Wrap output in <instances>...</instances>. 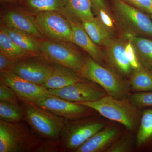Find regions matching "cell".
Instances as JSON below:
<instances>
[{"label":"cell","mask_w":152,"mask_h":152,"mask_svg":"<svg viewBox=\"0 0 152 152\" xmlns=\"http://www.w3.org/2000/svg\"><path fill=\"white\" fill-rule=\"evenodd\" d=\"M43 141L25 124L0 120V152H37Z\"/></svg>","instance_id":"obj_1"},{"label":"cell","mask_w":152,"mask_h":152,"mask_svg":"<svg viewBox=\"0 0 152 152\" xmlns=\"http://www.w3.org/2000/svg\"><path fill=\"white\" fill-rule=\"evenodd\" d=\"M23 120L40 137L58 140L65 119L41 107L32 102H21Z\"/></svg>","instance_id":"obj_2"},{"label":"cell","mask_w":152,"mask_h":152,"mask_svg":"<svg viewBox=\"0 0 152 152\" xmlns=\"http://www.w3.org/2000/svg\"><path fill=\"white\" fill-rule=\"evenodd\" d=\"M114 17L124 35L152 38V19L123 0H114Z\"/></svg>","instance_id":"obj_3"},{"label":"cell","mask_w":152,"mask_h":152,"mask_svg":"<svg viewBox=\"0 0 152 152\" xmlns=\"http://www.w3.org/2000/svg\"><path fill=\"white\" fill-rule=\"evenodd\" d=\"M96 111L103 116L121 124L129 129L135 127L139 115L136 106L122 99L105 96L97 101L80 103Z\"/></svg>","instance_id":"obj_4"},{"label":"cell","mask_w":152,"mask_h":152,"mask_svg":"<svg viewBox=\"0 0 152 152\" xmlns=\"http://www.w3.org/2000/svg\"><path fill=\"white\" fill-rule=\"evenodd\" d=\"M104 125L94 119H65L59 138L61 152H75Z\"/></svg>","instance_id":"obj_5"},{"label":"cell","mask_w":152,"mask_h":152,"mask_svg":"<svg viewBox=\"0 0 152 152\" xmlns=\"http://www.w3.org/2000/svg\"><path fill=\"white\" fill-rule=\"evenodd\" d=\"M80 75L85 80L99 85L108 95L114 98L121 99L126 94L127 89L124 81L92 58H85Z\"/></svg>","instance_id":"obj_6"},{"label":"cell","mask_w":152,"mask_h":152,"mask_svg":"<svg viewBox=\"0 0 152 152\" xmlns=\"http://www.w3.org/2000/svg\"><path fill=\"white\" fill-rule=\"evenodd\" d=\"M34 15L36 26L45 39L64 43H73L70 23L61 13L40 12Z\"/></svg>","instance_id":"obj_7"},{"label":"cell","mask_w":152,"mask_h":152,"mask_svg":"<svg viewBox=\"0 0 152 152\" xmlns=\"http://www.w3.org/2000/svg\"><path fill=\"white\" fill-rule=\"evenodd\" d=\"M39 45L41 54L49 61L65 66L80 74L85 58L67 44L44 39L39 40Z\"/></svg>","instance_id":"obj_8"},{"label":"cell","mask_w":152,"mask_h":152,"mask_svg":"<svg viewBox=\"0 0 152 152\" xmlns=\"http://www.w3.org/2000/svg\"><path fill=\"white\" fill-rule=\"evenodd\" d=\"M53 69V63L43 56L30 55L17 60L13 71L23 78L42 86Z\"/></svg>","instance_id":"obj_9"},{"label":"cell","mask_w":152,"mask_h":152,"mask_svg":"<svg viewBox=\"0 0 152 152\" xmlns=\"http://www.w3.org/2000/svg\"><path fill=\"white\" fill-rule=\"evenodd\" d=\"M4 5L1 13V25L21 31L39 40L45 39L38 30L34 17L20 6Z\"/></svg>","instance_id":"obj_10"},{"label":"cell","mask_w":152,"mask_h":152,"mask_svg":"<svg viewBox=\"0 0 152 152\" xmlns=\"http://www.w3.org/2000/svg\"><path fill=\"white\" fill-rule=\"evenodd\" d=\"M0 82L13 90L21 102H34L41 98L53 95L43 86L25 80L13 71L0 73Z\"/></svg>","instance_id":"obj_11"},{"label":"cell","mask_w":152,"mask_h":152,"mask_svg":"<svg viewBox=\"0 0 152 152\" xmlns=\"http://www.w3.org/2000/svg\"><path fill=\"white\" fill-rule=\"evenodd\" d=\"M34 103L67 120L82 118L90 115L91 108L53 95L41 98Z\"/></svg>","instance_id":"obj_12"},{"label":"cell","mask_w":152,"mask_h":152,"mask_svg":"<svg viewBox=\"0 0 152 152\" xmlns=\"http://www.w3.org/2000/svg\"><path fill=\"white\" fill-rule=\"evenodd\" d=\"M49 90L55 96L78 103L97 101L106 96L107 93L88 80L62 88Z\"/></svg>","instance_id":"obj_13"},{"label":"cell","mask_w":152,"mask_h":152,"mask_svg":"<svg viewBox=\"0 0 152 152\" xmlns=\"http://www.w3.org/2000/svg\"><path fill=\"white\" fill-rule=\"evenodd\" d=\"M86 80L74 70L53 63L51 74L42 86L48 90L58 89Z\"/></svg>","instance_id":"obj_14"},{"label":"cell","mask_w":152,"mask_h":152,"mask_svg":"<svg viewBox=\"0 0 152 152\" xmlns=\"http://www.w3.org/2000/svg\"><path fill=\"white\" fill-rule=\"evenodd\" d=\"M126 45L119 40H113L106 47L105 55L110 65L118 73L128 76L132 69L125 52Z\"/></svg>","instance_id":"obj_15"},{"label":"cell","mask_w":152,"mask_h":152,"mask_svg":"<svg viewBox=\"0 0 152 152\" xmlns=\"http://www.w3.org/2000/svg\"><path fill=\"white\" fill-rule=\"evenodd\" d=\"M92 8L90 0H68L65 7L60 13L69 21L81 23L84 21L95 18Z\"/></svg>","instance_id":"obj_16"},{"label":"cell","mask_w":152,"mask_h":152,"mask_svg":"<svg viewBox=\"0 0 152 152\" xmlns=\"http://www.w3.org/2000/svg\"><path fill=\"white\" fill-rule=\"evenodd\" d=\"M73 43L82 48L91 56L92 58L98 63L103 58V54L90 38L82 26L81 24L77 22H70Z\"/></svg>","instance_id":"obj_17"},{"label":"cell","mask_w":152,"mask_h":152,"mask_svg":"<svg viewBox=\"0 0 152 152\" xmlns=\"http://www.w3.org/2000/svg\"><path fill=\"white\" fill-rule=\"evenodd\" d=\"M3 30L17 45L31 56H42L39 49V39L26 33L1 25Z\"/></svg>","instance_id":"obj_18"},{"label":"cell","mask_w":152,"mask_h":152,"mask_svg":"<svg viewBox=\"0 0 152 152\" xmlns=\"http://www.w3.org/2000/svg\"><path fill=\"white\" fill-rule=\"evenodd\" d=\"M117 134V130L114 128L102 129L85 142L75 152H100L110 143Z\"/></svg>","instance_id":"obj_19"},{"label":"cell","mask_w":152,"mask_h":152,"mask_svg":"<svg viewBox=\"0 0 152 152\" xmlns=\"http://www.w3.org/2000/svg\"><path fill=\"white\" fill-rule=\"evenodd\" d=\"M124 37L132 44L142 66L152 72V40L129 35H124Z\"/></svg>","instance_id":"obj_20"},{"label":"cell","mask_w":152,"mask_h":152,"mask_svg":"<svg viewBox=\"0 0 152 152\" xmlns=\"http://www.w3.org/2000/svg\"><path fill=\"white\" fill-rule=\"evenodd\" d=\"M82 26L92 40L97 45L105 47L113 40V33L101 23L97 18L81 23Z\"/></svg>","instance_id":"obj_21"},{"label":"cell","mask_w":152,"mask_h":152,"mask_svg":"<svg viewBox=\"0 0 152 152\" xmlns=\"http://www.w3.org/2000/svg\"><path fill=\"white\" fill-rule=\"evenodd\" d=\"M68 0H19L18 5L33 15L44 12H61Z\"/></svg>","instance_id":"obj_22"},{"label":"cell","mask_w":152,"mask_h":152,"mask_svg":"<svg viewBox=\"0 0 152 152\" xmlns=\"http://www.w3.org/2000/svg\"><path fill=\"white\" fill-rule=\"evenodd\" d=\"M137 144L139 146L144 145L152 146V108L147 109L142 114Z\"/></svg>","instance_id":"obj_23"},{"label":"cell","mask_w":152,"mask_h":152,"mask_svg":"<svg viewBox=\"0 0 152 152\" xmlns=\"http://www.w3.org/2000/svg\"><path fill=\"white\" fill-rule=\"evenodd\" d=\"M131 86L139 92L152 91V72L142 67L134 70L130 81Z\"/></svg>","instance_id":"obj_24"},{"label":"cell","mask_w":152,"mask_h":152,"mask_svg":"<svg viewBox=\"0 0 152 152\" xmlns=\"http://www.w3.org/2000/svg\"><path fill=\"white\" fill-rule=\"evenodd\" d=\"M23 117V109L18 104L0 101V119L7 122H20Z\"/></svg>","instance_id":"obj_25"},{"label":"cell","mask_w":152,"mask_h":152,"mask_svg":"<svg viewBox=\"0 0 152 152\" xmlns=\"http://www.w3.org/2000/svg\"><path fill=\"white\" fill-rule=\"evenodd\" d=\"M0 50L4 52L12 58L15 60L20 59L30 56L11 40L3 30L0 29Z\"/></svg>","instance_id":"obj_26"},{"label":"cell","mask_w":152,"mask_h":152,"mask_svg":"<svg viewBox=\"0 0 152 152\" xmlns=\"http://www.w3.org/2000/svg\"><path fill=\"white\" fill-rule=\"evenodd\" d=\"M130 101L136 107H152V91L133 94L130 96Z\"/></svg>","instance_id":"obj_27"},{"label":"cell","mask_w":152,"mask_h":152,"mask_svg":"<svg viewBox=\"0 0 152 152\" xmlns=\"http://www.w3.org/2000/svg\"><path fill=\"white\" fill-rule=\"evenodd\" d=\"M18 98L14 90L0 82V101H6L18 104Z\"/></svg>","instance_id":"obj_28"},{"label":"cell","mask_w":152,"mask_h":152,"mask_svg":"<svg viewBox=\"0 0 152 152\" xmlns=\"http://www.w3.org/2000/svg\"><path fill=\"white\" fill-rule=\"evenodd\" d=\"M96 13L97 15V18L101 23L113 33L114 28L113 20L107 10V9H99Z\"/></svg>","instance_id":"obj_29"},{"label":"cell","mask_w":152,"mask_h":152,"mask_svg":"<svg viewBox=\"0 0 152 152\" xmlns=\"http://www.w3.org/2000/svg\"><path fill=\"white\" fill-rule=\"evenodd\" d=\"M125 52L127 58L129 60L133 69L134 70L142 67V66L138 60L134 48L132 43L129 41H128L126 45Z\"/></svg>","instance_id":"obj_30"},{"label":"cell","mask_w":152,"mask_h":152,"mask_svg":"<svg viewBox=\"0 0 152 152\" xmlns=\"http://www.w3.org/2000/svg\"><path fill=\"white\" fill-rule=\"evenodd\" d=\"M15 60L0 50V73L13 71Z\"/></svg>","instance_id":"obj_31"},{"label":"cell","mask_w":152,"mask_h":152,"mask_svg":"<svg viewBox=\"0 0 152 152\" xmlns=\"http://www.w3.org/2000/svg\"><path fill=\"white\" fill-rule=\"evenodd\" d=\"M144 12L152 15V0H123Z\"/></svg>","instance_id":"obj_32"},{"label":"cell","mask_w":152,"mask_h":152,"mask_svg":"<svg viewBox=\"0 0 152 152\" xmlns=\"http://www.w3.org/2000/svg\"><path fill=\"white\" fill-rule=\"evenodd\" d=\"M129 149V144L126 142L120 141L114 144L107 150L108 152H125Z\"/></svg>","instance_id":"obj_33"},{"label":"cell","mask_w":152,"mask_h":152,"mask_svg":"<svg viewBox=\"0 0 152 152\" xmlns=\"http://www.w3.org/2000/svg\"><path fill=\"white\" fill-rule=\"evenodd\" d=\"M91 3L92 8L95 12L99 9H107L103 0H90Z\"/></svg>","instance_id":"obj_34"},{"label":"cell","mask_w":152,"mask_h":152,"mask_svg":"<svg viewBox=\"0 0 152 152\" xmlns=\"http://www.w3.org/2000/svg\"><path fill=\"white\" fill-rule=\"evenodd\" d=\"M19 0H0L1 4L18 5Z\"/></svg>","instance_id":"obj_35"},{"label":"cell","mask_w":152,"mask_h":152,"mask_svg":"<svg viewBox=\"0 0 152 152\" xmlns=\"http://www.w3.org/2000/svg\"><path fill=\"white\" fill-rule=\"evenodd\" d=\"M151 18L152 19V15H151Z\"/></svg>","instance_id":"obj_36"}]
</instances>
